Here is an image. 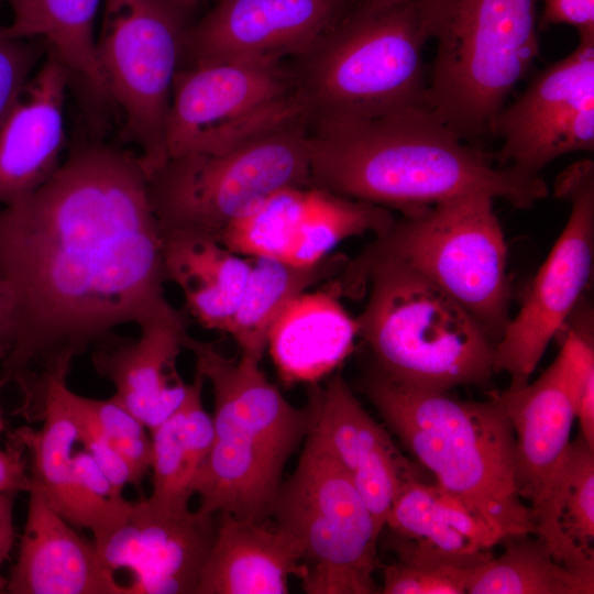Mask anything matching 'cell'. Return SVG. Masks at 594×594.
<instances>
[{"label": "cell", "mask_w": 594, "mask_h": 594, "mask_svg": "<svg viewBox=\"0 0 594 594\" xmlns=\"http://www.w3.org/2000/svg\"><path fill=\"white\" fill-rule=\"evenodd\" d=\"M18 559L7 579L12 594H127L94 540L82 538L31 477Z\"/></svg>", "instance_id": "44dd1931"}, {"label": "cell", "mask_w": 594, "mask_h": 594, "mask_svg": "<svg viewBox=\"0 0 594 594\" xmlns=\"http://www.w3.org/2000/svg\"><path fill=\"white\" fill-rule=\"evenodd\" d=\"M15 493L0 494V590H4L7 579L1 575V568L9 558L15 539L13 501Z\"/></svg>", "instance_id": "f35d334b"}, {"label": "cell", "mask_w": 594, "mask_h": 594, "mask_svg": "<svg viewBox=\"0 0 594 594\" xmlns=\"http://www.w3.org/2000/svg\"><path fill=\"white\" fill-rule=\"evenodd\" d=\"M162 239L167 280L182 290L188 314L201 327L226 333L239 306L251 257L208 237L175 234Z\"/></svg>", "instance_id": "4316f807"}, {"label": "cell", "mask_w": 594, "mask_h": 594, "mask_svg": "<svg viewBox=\"0 0 594 594\" xmlns=\"http://www.w3.org/2000/svg\"><path fill=\"white\" fill-rule=\"evenodd\" d=\"M311 385L315 420L310 432L350 476L382 532L399 490L420 479L418 469L363 408L341 374L324 388Z\"/></svg>", "instance_id": "d6986e66"}, {"label": "cell", "mask_w": 594, "mask_h": 594, "mask_svg": "<svg viewBox=\"0 0 594 594\" xmlns=\"http://www.w3.org/2000/svg\"><path fill=\"white\" fill-rule=\"evenodd\" d=\"M177 1L180 2L183 6H185L186 8L195 11L199 4L206 1H210V0H177Z\"/></svg>", "instance_id": "60d3db41"}, {"label": "cell", "mask_w": 594, "mask_h": 594, "mask_svg": "<svg viewBox=\"0 0 594 594\" xmlns=\"http://www.w3.org/2000/svg\"><path fill=\"white\" fill-rule=\"evenodd\" d=\"M47 46L37 40L13 37L0 25V125Z\"/></svg>", "instance_id": "836d02e7"}, {"label": "cell", "mask_w": 594, "mask_h": 594, "mask_svg": "<svg viewBox=\"0 0 594 594\" xmlns=\"http://www.w3.org/2000/svg\"><path fill=\"white\" fill-rule=\"evenodd\" d=\"M311 185L413 216L468 193H486L517 209L548 195L540 176L466 144L427 106L370 119L309 124Z\"/></svg>", "instance_id": "7a4b0ae2"}, {"label": "cell", "mask_w": 594, "mask_h": 594, "mask_svg": "<svg viewBox=\"0 0 594 594\" xmlns=\"http://www.w3.org/2000/svg\"><path fill=\"white\" fill-rule=\"evenodd\" d=\"M343 263L342 258L331 255L312 266H295L265 256L251 257L244 289L226 333L237 342L241 353L261 360L268 331L287 304L327 279Z\"/></svg>", "instance_id": "f546056e"}, {"label": "cell", "mask_w": 594, "mask_h": 594, "mask_svg": "<svg viewBox=\"0 0 594 594\" xmlns=\"http://www.w3.org/2000/svg\"><path fill=\"white\" fill-rule=\"evenodd\" d=\"M409 0H356L355 3L367 7V8H386L395 6L402 2Z\"/></svg>", "instance_id": "ab89813d"}, {"label": "cell", "mask_w": 594, "mask_h": 594, "mask_svg": "<svg viewBox=\"0 0 594 594\" xmlns=\"http://www.w3.org/2000/svg\"><path fill=\"white\" fill-rule=\"evenodd\" d=\"M570 216L530 283L518 314L495 344L494 369L510 376L508 388L529 382L548 344L566 326L590 283L594 257V163L576 161L554 182Z\"/></svg>", "instance_id": "4fadbf2b"}, {"label": "cell", "mask_w": 594, "mask_h": 594, "mask_svg": "<svg viewBox=\"0 0 594 594\" xmlns=\"http://www.w3.org/2000/svg\"><path fill=\"white\" fill-rule=\"evenodd\" d=\"M14 337V300L10 286L0 271V363L11 350Z\"/></svg>", "instance_id": "74e56055"}, {"label": "cell", "mask_w": 594, "mask_h": 594, "mask_svg": "<svg viewBox=\"0 0 594 594\" xmlns=\"http://www.w3.org/2000/svg\"><path fill=\"white\" fill-rule=\"evenodd\" d=\"M270 516L300 549L306 593H380L373 574L381 532L350 476L311 432Z\"/></svg>", "instance_id": "30bf717a"}, {"label": "cell", "mask_w": 594, "mask_h": 594, "mask_svg": "<svg viewBox=\"0 0 594 594\" xmlns=\"http://www.w3.org/2000/svg\"><path fill=\"white\" fill-rule=\"evenodd\" d=\"M382 574L383 594L466 593L468 568L397 562L383 566Z\"/></svg>", "instance_id": "d6a6232c"}, {"label": "cell", "mask_w": 594, "mask_h": 594, "mask_svg": "<svg viewBox=\"0 0 594 594\" xmlns=\"http://www.w3.org/2000/svg\"><path fill=\"white\" fill-rule=\"evenodd\" d=\"M185 349L213 392V442L194 484L198 510L263 521L287 461L312 428L314 406L288 403L254 356L227 358L189 334Z\"/></svg>", "instance_id": "277c9868"}, {"label": "cell", "mask_w": 594, "mask_h": 594, "mask_svg": "<svg viewBox=\"0 0 594 594\" xmlns=\"http://www.w3.org/2000/svg\"><path fill=\"white\" fill-rule=\"evenodd\" d=\"M391 210L346 198L315 185L284 188L232 222L220 242L246 257H272L312 266L344 240L383 233L394 221Z\"/></svg>", "instance_id": "9a60e30c"}, {"label": "cell", "mask_w": 594, "mask_h": 594, "mask_svg": "<svg viewBox=\"0 0 594 594\" xmlns=\"http://www.w3.org/2000/svg\"><path fill=\"white\" fill-rule=\"evenodd\" d=\"M307 117L252 134L210 153L167 157L147 176L162 237L223 231L273 194L311 185Z\"/></svg>", "instance_id": "ba28073f"}, {"label": "cell", "mask_w": 594, "mask_h": 594, "mask_svg": "<svg viewBox=\"0 0 594 594\" xmlns=\"http://www.w3.org/2000/svg\"><path fill=\"white\" fill-rule=\"evenodd\" d=\"M188 324L153 322L135 340L118 337L91 352L95 371L114 386L112 396L148 431L169 417L186 397L188 384L177 370Z\"/></svg>", "instance_id": "603a6c76"}, {"label": "cell", "mask_w": 594, "mask_h": 594, "mask_svg": "<svg viewBox=\"0 0 594 594\" xmlns=\"http://www.w3.org/2000/svg\"><path fill=\"white\" fill-rule=\"evenodd\" d=\"M343 271L337 279L342 294L369 286L356 321L375 371L398 384L431 391L491 383L495 343L440 287L391 260L356 257Z\"/></svg>", "instance_id": "5b68a950"}, {"label": "cell", "mask_w": 594, "mask_h": 594, "mask_svg": "<svg viewBox=\"0 0 594 594\" xmlns=\"http://www.w3.org/2000/svg\"><path fill=\"white\" fill-rule=\"evenodd\" d=\"M12 20L1 26L13 37L40 40L66 66L90 105L111 101L97 57L95 21L101 0H0Z\"/></svg>", "instance_id": "83f0119b"}, {"label": "cell", "mask_w": 594, "mask_h": 594, "mask_svg": "<svg viewBox=\"0 0 594 594\" xmlns=\"http://www.w3.org/2000/svg\"><path fill=\"white\" fill-rule=\"evenodd\" d=\"M215 517L198 509H162L144 498L97 549L112 572H131L127 594H196L216 535Z\"/></svg>", "instance_id": "ac0fdd59"}, {"label": "cell", "mask_w": 594, "mask_h": 594, "mask_svg": "<svg viewBox=\"0 0 594 594\" xmlns=\"http://www.w3.org/2000/svg\"><path fill=\"white\" fill-rule=\"evenodd\" d=\"M196 594H286L305 569L296 541L263 521L219 513Z\"/></svg>", "instance_id": "d4e9b609"}, {"label": "cell", "mask_w": 594, "mask_h": 594, "mask_svg": "<svg viewBox=\"0 0 594 594\" xmlns=\"http://www.w3.org/2000/svg\"><path fill=\"white\" fill-rule=\"evenodd\" d=\"M361 391L436 484L504 537L532 534L529 506L516 488L514 430L493 392L488 400H463L398 384L374 369Z\"/></svg>", "instance_id": "3957f363"}, {"label": "cell", "mask_w": 594, "mask_h": 594, "mask_svg": "<svg viewBox=\"0 0 594 594\" xmlns=\"http://www.w3.org/2000/svg\"><path fill=\"white\" fill-rule=\"evenodd\" d=\"M486 193H468L394 219L358 257L398 262L436 284L496 344L509 319L507 245Z\"/></svg>", "instance_id": "9c48e42d"}, {"label": "cell", "mask_w": 594, "mask_h": 594, "mask_svg": "<svg viewBox=\"0 0 594 594\" xmlns=\"http://www.w3.org/2000/svg\"><path fill=\"white\" fill-rule=\"evenodd\" d=\"M532 534L566 570L594 581V448L579 433L530 503Z\"/></svg>", "instance_id": "484cf974"}, {"label": "cell", "mask_w": 594, "mask_h": 594, "mask_svg": "<svg viewBox=\"0 0 594 594\" xmlns=\"http://www.w3.org/2000/svg\"><path fill=\"white\" fill-rule=\"evenodd\" d=\"M307 117L286 62H224L179 68L166 122L167 157L223 150Z\"/></svg>", "instance_id": "7c38bea8"}, {"label": "cell", "mask_w": 594, "mask_h": 594, "mask_svg": "<svg viewBox=\"0 0 594 594\" xmlns=\"http://www.w3.org/2000/svg\"><path fill=\"white\" fill-rule=\"evenodd\" d=\"M64 394L76 424L78 441L82 449L92 457L119 491L122 492L128 484L133 485L129 465L97 427L84 406L81 395L74 393L68 386L65 387Z\"/></svg>", "instance_id": "e575fe53"}, {"label": "cell", "mask_w": 594, "mask_h": 594, "mask_svg": "<svg viewBox=\"0 0 594 594\" xmlns=\"http://www.w3.org/2000/svg\"><path fill=\"white\" fill-rule=\"evenodd\" d=\"M2 387V385L0 384V388ZM6 428V421H4V417H3V410L1 408V404H0V433L4 430Z\"/></svg>", "instance_id": "b9f144b4"}, {"label": "cell", "mask_w": 594, "mask_h": 594, "mask_svg": "<svg viewBox=\"0 0 594 594\" xmlns=\"http://www.w3.org/2000/svg\"><path fill=\"white\" fill-rule=\"evenodd\" d=\"M388 546L398 562L414 565H476L504 535L438 484L407 482L385 519Z\"/></svg>", "instance_id": "7402d4cb"}, {"label": "cell", "mask_w": 594, "mask_h": 594, "mask_svg": "<svg viewBox=\"0 0 594 594\" xmlns=\"http://www.w3.org/2000/svg\"><path fill=\"white\" fill-rule=\"evenodd\" d=\"M163 239L138 155L75 146L38 189L0 206V271L14 300L2 386L70 369L123 324H187L166 298Z\"/></svg>", "instance_id": "6da1fadb"}, {"label": "cell", "mask_w": 594, "mask_h": 594, "mask_svg": "<svg viewBox=\"0 0 594 594\" xmlns=\"http://www.w3.org/2000/svg\"><path fill=\"white\" fill-rule=\"evenodd\" d=\"M504 551L468 568V594H593L594 581L566 570L534 534L505 536Z\"/></svg>", "instance_id": "4dcf8cb0"}, {"label": "cell", "mask_w": 594, "mask_h": 594, "mask_svg": "<svg viewBox=\"0 0 594 594\" xmlns=\"http://www.w3.org/2000/svg\"><path fill=\"white\" fill-rule=\"evenodd\" d=\"M492 157L529 176L572 152L594 150V36L579 37L566 56L542 69L499 111Z\"/></svg>", "instance_id": "5bb4252c"}, {"label": "cell", "mask_w": 594, "mask_h": 594, "mask_svg": "<svg viewBox=\"0 0 594 594\" xmlns=\"http://www.w3.org/2000/svg\"><path fill=\"white\" fill-rule=\"evenodd\" d=\"M433 0L386 8L358 3L294 59L308 123L355 121L427 105L425 46Z\"/></svg>", "instance_id": "8992f818"}, {"label": "cell", "mask_w": 594, "mask_h": 594, "mask_svg": "<svg viewBox=\"0 0 594 594\" xmlns=\"http://www.w3.org/2000/svg\"><path fill=\"white\" fill-rule=\"evenodd\" d=\"M573 26L579 37L594 36V0H542L538 29Z\"/></svg>", "instance_id": "d590c367"}, {"label": "cell", "mask_w": 594, "mask_h": 594, "mask_svg": "<svg viewBox=\"0 0 594 594\" xmlns=\"http://www.w3.org/2000/svg\"><path fill=\"white\" fill-rule=\"evenodd\" d=\"M205 382L195 372L182 405L150 430L153 490L146 499L162 509L189 508L197 474L211 449L215 429L202 404Z\"/></svg>", "instance_id": "f1b7e54d"}, {"label": "cell", "mask_w": 594, "mask_h": 594, "mask_svg": "<svg viewBox=\"0 0 594 594\" xmlns=\"http://www.w3.org/2000/svg\"><path fill=\"white\" fill-rule=\"evenodd\" d=\"M537 0H433L426 103L464 141L495 119L539 56Z\"/></svg>", "instance_id": "52a82bcc"}, {"label": "cell", "mask_w": 594, "mask_h": 594, "mask_svg": "<svg viewBox=\"0 0 594 594\" xmlns=\"http://www.w3.org/2000/svg\"><path fill=\"white\" fill-rule=\"evenodd\" d=\"M341 295L331 280L326 289L296 296L274 321L266 350L285 385L317 384L352 353L359 326Z\"/></svg>", "instance_id": "cb8c5ba5"}, {"label": "cell", "mask_w": 594, "mask_h": 594, "mask_svg": "<svg viewBox=\"0 0 594 594\" xmlns=\"http://www.w3.org/2000/svg\"><path fill=\"white\" fill-rule=\"evenodd\" d=\"M70 75L48 51L0 125V206L21 200L58 169Z\"/></svg>", "instance_id": "ffe728a7"}, {"label": "cell", "mask_w": 594, "mask_h": 594, "mask_svg": "<svg viewBox=\"0 0 594 594\" xmlns=\"http://www.w3.org/2000/svg\"><path fill=\"white\" fill-rule=\"evenodd\" d=\"M30 486L31 475L25 449L11 436L7 447H0V494L28 493Z\"/></svg>", "instance_id": "8d00e7d4"}, {"label": "cell", "mask_w": 594, "mask_h": 594, "mask_svg": "<svg viewBox=\"0 0 594 594\" xmlns=\"http://www.w3.org/2000/svg\"><path fill=\"white\" fill-rule=\"evenodd\" d=\"M193 13L177 0H103L97 57L147 176L167 158L173 84Z\"/></svg>", "instance_id": "8fae6325"}, {"label": "cell", "mask_w": 594, "mask_h": 594, "mask_svg": "<svg viewBox=\"0 0 594 594\" xmlns=\"http://www.w3.org/2000/svg\"><path fill=\"white\" fill-rule=\"evenodd\" d=\"M81 399L97 427L129 465L133 485L141 487L152 461L148 429L113 397Z\"/></svg>", "instance_id": "1f68e13d"}, {"label": "cell", "mask_w": 594, "mask_h": 594, "mask_svg": "<svg viewBox=\"0 0 594 594\" xmlns=\"http://www.w3.org/2000/svg\"><path fill=\"white\" fill-rule=\"evenodd\" d=\"M356 0H216L187 30L188 66L307 54Z\"/></svg>", "instance_id": "e0dca14e"}, {"label": "cell", "mask_w": 594, "mask_h": 594, "mask_svg": "<svg viewBox=\"0 0 594 594\" xmlns=\"http://www.w3.org/2000/svg\"><path fill=\"white\" fill-rule=\"evenodd\" d=\"M566 334L556 360L532 383L493 392L514 430L515 482L531 503L570 443L578 400L594 385L593 314L588 307Z\"/></svg>", "instance_id": "2e32d148"}]
</instances>
